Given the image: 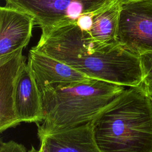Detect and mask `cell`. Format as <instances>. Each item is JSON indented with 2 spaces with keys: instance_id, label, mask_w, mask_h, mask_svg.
Masks as SVG:
<instances>
[{
  "instance_id": "cell-5",
  "label": "cell",
  "mask_w": 152,
  "mask_h": 152,
  "mask_svg": "<svg viewBox=\"0 0 152 152\" xmlns=\"http://www.w3.org/2000/svg\"><path fill=\"white\" fill-rule=\"evenodd\" d=\"M117 38L137 55L152 51V0L120 5Z\"/></svg>"
},
{
  "instance_id": "cell-6",
  "label": "cell",
  "mask_w": 152,
  "mask_h": 152,
  "mask_svg": "<svg viewBox=\"0 0 152 152\" xmlns=\"http://www.w3.org/2000/svg\"><path fill=\"white\" fill-rule=\"evenodd\" d=\"M40 92L63 88L91 78L69 65L31 48L27 62Z\"/></svg>"
},
{
  "instance_id": "cell-9",
  "label": "cell",
  "mask_w": 152,
  "mask_h": 152,
  "mask_svg": "<svg viewBox=\"0 0 152 152\" xmlns=\"http://www.w3.org/2000/svg\"><path fill=\"white\" fill-rule=\"evenodd\" d=\"M26 61L22 64L15 80L14 94L15 114L20 123L42 122L43 113L41 92Z\"/></svg>"
},
{
  "instance_id": "cell-1",
  "label": "cell",
  "mask_w": 152,
  "mask_h": 152,
  "mask_svg": "<svg viewBox=\"0 0 152 152\" xmlns=\"http://www.w3.org/2000/svg\"><path fill=\"white\" fill-rule=\"evenodd\" d=\"M33 49L58 59L90 78L125 87H138L143 80L140 56L119 43L94 40L77 24L42 30Z\"/></svg>"
},
{
  "instance_id": "cell-12",
  "label": "cell",
  "mask_w": 152,
  "mask_h": 152,
  "mask_svg": "<svg viewBox=\"0 0 152 152\" xmlns=\"http://www.w3.org/2000/svg\"><path fill=\"white\" fill-rule=\"evenodd\" d=\"M140 58L143 72V80L140 86L152 95V51L141 53Z\"/></svg>"
},
{
  "instance_id": "cell-3",
  "label": "cell",
  "mask_w": 152,
  "mask_h": 152,
  "mask_svg": "<svg viewBox=\"0 0 152 152\" xmlns=\"http://www.w3.org/2000/svg\"><path fill=\"white\" fill-rule=\"evenodd\" d=\"M125 88L124 86L91 78L42 91L43 118L38 126L61 129L91 122Z\"/></svg>"
},
{
  "instance_id": "cell-14",
  "label": "cell",
  "mask_w": 152,
  "mask_h": 152,
  "mask_svg": "<svg viewBox=\"0 0 152 152\" xmlns=\"http://www.w3.org/2000/svg\"><path fill=\"white\" fill-rule=\"evenodd\" d=\"M145 1V0H113V2L118 4L120 5H122V4H126L138 2V1Z\"/></svg>"
},
{
  "instance_id": "cell-7",
  "label": "cell",
  "mask_w": 152,
  "mask_h": 152,
  "mask_svg": "<svg viewBox=\"0 0 152 152\" xmlns=\"http://www.w3.org/2000/svg\"><path fill=\"white\" fill-rule=\"evenodd\" d=\"M40 148L37 152H101L96 145L91 122L61 129L38 126Z\"/></svg>"
},
{
  "instance_id": "cell-2",
  "label": "cell",
  "mask_w": 152,
  "mask_h": 152,
  "mask_svg": "<svg viewBox=\"0 0 152 152\" xmlns=\"http://www.w3.org/2000/svg\"><path fill=\"white\" fill-rule=\"evenodd\" d=\"M127 87L91 121L101 152H152V95Z\"/></svg>"
},
{
  "instance_id": "cell-13",
  "label": "cell",
  "mask_w": 152,
  "mask_h": 152,
  "mask_svg": "<svg viewBox=\"0 0 152 152\" xmlns=\"http://www.w3.org/2000/svg\"><path fill=\"white\" fill-rule=\"evenodd\" d=\"M0 152H26V147L14 141H1Z\"/></svg>"
},
{
  "instance_id": "cell-10",
  "label": "cell",
  "mask_w": 152,
  "mask_h": 152,
  "mask_svg": "<svg viewBox=\"0 0 152 152\" xmlns=\"http://www.w3.org/2000/svg\"><path fill=\"white\" fill-rule=\"evenodd\" d=\"M20 50L0 63V131L20 124L14 109V94L17 75L26 58Z\"/></svg>"
},
{
  "instance_id": "cell-8",
  "label": "cell",
  "mask_w": 152,
  "mask_h": 152,
  "mask_svg": "<svg viewBox=\"0 0 152 152\" xmlns=\"http://www.w3.org/2000/svg\"><path fill=\"white\" fill-rule=\"evenodd\" d=\"M34 25L28 14L7 6L0 8V63L28 45Z\"/></svg>"
},
{
  "instance_id": "cell-11",
  "label": "cell",
  "mask_w": 152,
  "mask_h": 152,
  "mask_svg": "<svg viewBox=\"0 0 152 152\" xmlns=\"http://www.w3.org/2000/svg\"><path fill=\"white\" fill-rule=\"evenodd\" d=\"M120 5L113 1L109 6L91 16V25L87 30L96 40L109 44L119 43L117 35Z\"/></svg>"
},
{
  "instance_id": "cell-4",
  "label": "cell",
  "mask_w": 152,
  "mask_h": 152,
  "mask_svg": "<svg viewBox=\"0 0 152 152\" xmlns=\"http://www.w3.org/2000/svg\"><path fill=\"white\" fill-rule=\"evenodd\" d=\"M6 6L30 15L41 30L75 24L104 9L113 0H5Z\"/></svg>"
},
{
  "instance_id": "cell-15",
  "label": "cell",
  "mask_w": 152,
  "mask_h": 152,
  "mask_svg": "<svg viewBox=\"0 0 152 152\" xmlns=\"http://www.w3.org/2000/svg\"><path fill=\"white\" fill-rule=\"evenodd\" d=\"M28 152H37V150L33 146H31V148L30 149V150Z\"/></svg>"
}]
</instances>
